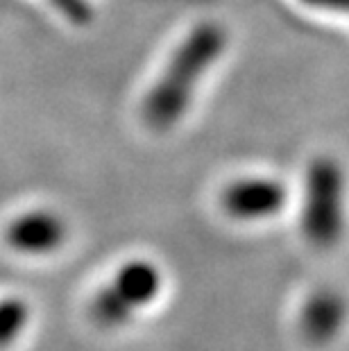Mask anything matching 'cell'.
Wrapping results in <instances>:
<instances>
[{
    "label": "cell",
    "instance_id": "6da1fadb",
    "mask_svg": "<svg viewBox=\"0 0 349 351\" xmlns=\"http://www.w3.org/2000/svg\"><path fill=\"white\" fill-rule=\"evenodd\" d=\"M227 46L225 29L215 23H202L182 41L166 73L147 93L143 118L152 130L166 132L186 114L195 84Z\"/></svg>",
    "mask_w": 349,
    "mask_h": 351
},
{
    "label": "cell",
    "instance_id": "7a4b0ae2",
    "mask_svg": "<svg viewBox=\"0 0 349 351\" xmlns=\"http://www.w3.org/2000/svg\"><path fill=\"white\" fill-rule=\"evenodd\" d=\"M302 229L315 247H329L343 231V175L336 161L317 159L309 168Z\"/></svg>",
    "mask_w": 349,
    "mask_h": 351
},
{
    "label": "cell",
    "instance_id": "3957f363",
    "mask_svg": "<svg viewBox=\"0 0 349 351\" xmlns=\"http://www.w3.org/2000/svg\"><path fill=\"white\" fill-rule=\"evenodd\" d=\"M286 189L274 179H241L222 193V206L236 220H263L284 206Z\"/></svg>",
    "mask_w": 349,
    "mask_h": 351
},
{
    "label": "cell",
    "instance_id": "277c9868",
    "mask_svg": "<svg viewBox=\"0 0 349 351\" xmlns=\"http://www.w3.org/2000/svg\"><path fill=\"white\" fill-rule=\"evenodd\" d=\"M66 238V225L50 211H32L14 220L7 229V243L23 254L55 252Z\"/></svg>",
    "mask_w": 349,
    "mask_h": 351
},
{
    "label": "cell",
    "instance_id": "5b68a950",
    "mask_svg": "<svg viewBox=\"0 0 349 351\" xmlns=\"http://www.w3.org/2000/svg\"><path fill=\"white\" fill-rule=\"evenodd\" d=\"M109 290L134 315V311L143 308L159 295L161 272L147 261H130L118 270Z\"/></svg>",
    "mask_w": 349,
    "mask_h": 351
},
{
    "label": "cell",
    "instance_id": "8992f818",
    "mask_svg": "<svg viewBox=\"0 0 349 351\" xmlns=\"http://www.w3.org/2000/svg\"><path fill=\"white\" fill-rule=\"evenodd\" d=\"M345 322V302L331 290H320L311 295L304 304L300 324L309 340L326 342L340 331Z\"/></svg>",
    "mask_w": 349,
    "mask_h": 351
},
{
    "label": "cell",
    "instance_id": "52a82bcc",
    "mask_svg": "<svg viewBox=\"0 0 349 351\" xmlns=\"http://www.w3.org/2000/svg\"><path fill=\"white\" fill-rule=\"evenodd\" d=\"M29 311L21 300H3L0 302V351L12 347L23 328L27 326Z\"/></svg>",
    "mask_w": 349,
    "mask_h": 351
},
{
    "label": "cell",
    "instance_id": "ba28073f",
    "mask_svg": "<svg viewBox=\"0 0 349 351\" xmlns=\"http://www.w3.org/2000/svg\"><path fill=\"white\" fill-rule=\"evenodd\" d=\"M91 317L105 328H118L130 322L132 313L121 304V300L111 293L109 286L102 288L98 295L93 297L91 304Z\"/></svg>",
    "mask_w": 349,
    "mask_h": 351
},
{
    "label": "cell",
    "instance_id": "9c48e42d",
    "mask_svg": "<svg viewBox=\"0 0 349 351\" xmlns=\"http://www.w3.org/2000/svg\"><path fill=\"white\" fill-rule=\"evenodd\" d=\"M50 3H53L71 23L82 25V23H88V19H91V7H88L86 0H50Z\"/></svg>",
    "mask_w": 349,
    "mask_h": 351
},
{
    "label": "cell",
    "instance_id": "30bf717a",
    "mask_svg": "<svg viewBox=\"0 0 349 351\" xmlns=\"http://www.w3.org/2000/svg\"><path fill=\"white\" fill-rule=\"evenodd\" d=\"M311 5L326 7V10H345L349 12V0H306Z\"/></svg>",
    "mask_w": 349,
    "mask_h": 351
}]
</instances>
